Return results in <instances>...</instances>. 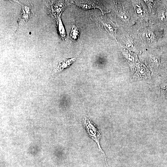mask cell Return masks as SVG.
I'll list each match as a JSON object with an SVG mask.
<instances>
[{"mask_svg": "<svg viewBox=\"0 0 167 167\" xmlns=\"http://www.w3.org/2000/svg\"><path fill=\"white\" fill-rule=\"evenodd\" d=\"M162 91L164 92H167V83L162 84L161 86Z\"/></svg>", "mask_w": 167, "mask_h": 167, "instance_id": "9c48e42d", "label": "cell"}, {"mask_svg": "<svg viewBox=\"0 0 167 167\" xmlns=\"http://www.w3.org/2000/svg\"><path fill=\"white\" fill-rule=\"evenodd\" d=\"M58 32L60 38L64 40L66 38V35L65 28L62 21L61 17L56 20Z\"/></svg>", "mask_w": 167, "mask_h": 167, "instance_id": "52a82bcc", "label": "cell"}, {"mask_svg": "<svg viewBox=\"0 0 167 167\" xmlns=\"http://www.w3.org/2000/svg\"><path fill=\"white\" fill-rule=\"evenodd\" d=\"M21 11L19 15L18 20L19 27L25 24L34 15V9L32 4L27 2L25 4H21Z\"/></svg>", "mask_w": 167, "mask_h": 167, "instance_id": "3957f363", "label": "cell"}, {"mask_svg": "<svg viewBox=\"0 0 167 167\" xmlns=\"http://www.w3.org/2000/svg\"><path fill=\"white\" fill-rule=\"evenodd\" d=\"M80 29L79 27L74 24L73 25L70 34L71 40L73 41L77 40L79 37Z\"/></svg>", "mask_w": 167, "mask_h": 167, "instance_id": "ba28073f", "label": "cell"}, {"mask_svg": "<svg viewBox=\"0 0 167 167\" xmlns=\"http://www.w3.org/2000/svg\"><path fill=\"white\" fill-rule=\"evenodd\" d=\"M72 3L79 7L84 10L90 9L98 8L103 14L107 12L105 7L99 1L81 0L73 1Z\"/></svg>", "mask_w": 167, "mask_h": 167, "instance_id": "5b68a950", "label": "cell"}, {"mask_svg": "<svg viewBox=\"0 0 167 167\" xmlns=\"http://www.w3.org/2000/svg\"><path fill=\"white\" fill-rule=\"evenodd\" d=\"M77 56L70 59H63L59 63L55 69L53 73V74H56L62 71L65 69L68 68L77 59Z\"/></svg>", "mask_w": 167, "mask_h": 167, "instance_id": "8992f818", "label": "cell"}, {"mask_svg": "<svg viewBox=\"0 0 167 167\" xmlns=\"http://www.w3.org/2000/svg\"><path fill=\"white\" fill-rule=\"evenodd\" d=\"M83 124L84 129L86 130L89 136L97 143L99 150L104 155L106 164L108 166L106 161V155L100 145V139L101 136L100 131L90 118L87 116H84L83 118Z\"/></svg>", "mask_w": 167, "mask_h": 167, "instance_id": "6da1fadb", "label": "cell"}, {"mask_svg": "<svg viewBox=\"0 0 167 167\" xmlns=\"http://www.w3.org/2000/svg\"><path fill=\"white\" fill-rule=\"evenodd\" d=\"M89 14L91 19L95 22L101 30L112 34L115 33V29L114 27L104 16H95L91 13Z\"/></svg>", "mask_w": 167, "mask_h": 167, "instance_id": "277c9868", "label": "cell"}, {"mask_svg": "<svg viewBox=\"0 0 167 167\" xmlns=\"http://www.w3.org/2000/svg\"><path fill=\"white\" fill-rule=\"evenodd\" d=\"M69 1H51L48 5L49 14L55 20L61 17L66 6L70 4Z\"/></svg>", "mask_w": 167, "mask_h": 167, "instance_id": "7a4b0ae2", "label": "cell"}]
</instances>
